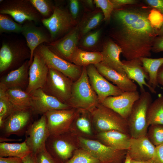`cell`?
<instances>
[{
	"label": "cell",
	"mask_w": 163,
	"mask_h": 163,
	"mask_svg": "<svg viewBox=\"0 0 163 163\" xmlns=\"http://www.w3.org/2000/svg\"><path fill=\"white\" fill-rule=\"evenodd\" d=\"M86 70L90 84L97 94L100 103L107 97L119 95L123 92L102 75L94 65L86 66Z\"/></svg>",
	"instance_id": "9a60e30c"
},
{
	"label": "cell",
	"mask_w": 163,
	"mask_h": 163,
	"mask_svg": "<svg viewBox=\"0 0 163 163\" xmlns=\"http://www.w3.org/2000/svg\"><path fill=\"white\" fill-rule=\"evenodd\" d=\"M139 96L137 91H124L119 95L107 97L100 104L112 110L127 120L135 102Z\"/></svg>",
	"instance_id": "e0dca14e"
},
{
	"label": "cell",
	"mask_w": 163,
	"mask_h": 163,
	"mask_svg": "<svg viewBox=\"0 0 163 163\" xmlns=\"http://www.w3.org/2000/svg\"><path fill=\"white\" fill-rule=\"evenodd\" d=\"M98 72L123 91H137V86L126 75H122L101 62L94 65Z\"/></svg>",
	"instance_id": "cb8c5ba5"
},
{
	"label": "cell",
	"mask_w": 163,
	"mask_h": 163,
	"mask_svg": "<svg viewBox=\"0 0 163 163\" xmlns=\"http://www.w3.org/2000/svg\"><path fill=\"white\" fill-rule=\"evenodd\" d=\"M31 153L25 141L20 143H0V157H16L23 159Z\"/></svg>",
	"instance_id": "83f0119b"
},
{
	"label": "cell",
	"mask_w": 163,
	"mask_h": 163,
	"mask_svg": "<svg viewBox=\"0 0 163 163\" xmlns=\"http://www.w3.org/2000/svg\"><path fill=\"white\" fill-rule=\"evenodd\" d=\"M121 61L123 69L126 76L130 79L136 82L139 86L141 93L145 91L144 86L147 87L151 93H156L155 90L145 81V79L148 81L149 75L139 59L130 60H123Z\"/></svg>",
	"instance_id": "44dd1931"
},
{
	"label": "cell",
	"mask_w": 163,
	"mask_h": 163,
	"mask_svg": "<svg viewBox=\"0 0 163 163\" xmlns=\"http://www.w3.org/2000/svg\"><path fill=\"white\" fill-rule=\"evenodd\" d=\"M25 134V141L32 153L35 155L45 148L46 141L50 136L45 114L32 123Z\"/></svg>",
	"instance_id": "4fadbf2b"
},
{
	"label": "cell",
	"mask_w": 163,
	"mask_h": 163,
	"mask_svg": "<svg viewBox=\"0 0 163 163\" xmlns=\"http://www.w3.org/2000/svg\"><path fill=\"white\" fill-rule=\"evenodd\" d=\"M114 8H117L127 5H134L138 3L136 0H111Z\"/></svg>",
	"instance_id": "bcb514c9"
},
{
	"label": "cell",
	"mask_w": 163,
	"mask_h": 163,
	"mask_svg": "<svg viewBox=\"0 0 163 163\" xmlns=\"http://www.w3.org/2000/svg\"><path fill=\"white\" fill-rule=\"evenodd\" d=\"M155 53L163 52V36H157L153 43L152 52Z\"/></svg>",
	"instance_id": "7bdbcfd3"
},
{
	"label": "cell",
	"mask_w": 163,
	"mask_h": 163,
	"mask_svg": "<svg viewBox=\"0 0 163 163\" xmlns=\"http://www.w3.org/2000/svg\"><path fill=\"white\" fill-rule=\"evenodd\" d=\"M148 125H163V96L159 94L158 97L149 106L147 113Z\"/></svg>",
	"instance_id": "4dcf8cb0"
},
{
	"label": "cell",
	"mask_w": 163,
	"mask_h": 163,
	"mask_svg": "<svg viewBox=\"0 0 163 163\" xmlns=\"http://www.w3.org/2000/svg\"><path fill=\"white\" fill-rule=\"evenodd\" d=\"M152 102L151 94L148 91L141 93L134 103L127 119L129 134L132 138L146 136L149 126L147 122L148 108Z\"/></svg>",
	"instance_id": "5b68a950"
},
{
	"label": "cell",
	"mask_w": 163,
	"mask_h": 163,
	"mask_svg": "<svg viewBox=\"0 0 163 163\" xmlns=\"http://www.w3.org/2000/svg\"><path fill=\"white\" fill-rule=\"evenodd\" d=\"M21 139H15L8 138L7 137L1 136L0 138V143L3 142H12L15 141H21Z\"/></svg>",
	"instance_id": "816d5d0a"
},
{
	"label": "cell",
	"mask_w": 163,
	"mask_h": 163,
	"mask_svg": "<svg viewBox=\"0 0 163 163\" xmlns=\"http://www.w3.org/2000/svg\"><path fill=\"white\" fill-rule=\"evenodd\" d=\"M34 113L32 109H15L5 120L0 129L4 135L2 136L7 137L13 134L21 136L25 134L28 127L32 123L31 120Z\"/></svg>",
	"instance_id": "5bb4252c"
},
{
	"label": "cell",
	"mask_w": 163,
	"mask_h": 163,
	"mask_svg": "<svg viewBox=\"0 0 163 163\" xmlns=\"http://www.w3.org/2000/svg\"><path fill=\"white\" fill-rule=\"evenodd\" d=\"M122 52L121 48L113 40H107L103 45L101 52L102 56L101 62L119 73L126 75L120 59Z\"/></svg>",
	"instance_id": "d4e9b609"
},
{
	"label": "cell",
	"mask_w": 163,
	"mask_h": 163,
	"mask_svg": "<svg viewBox=\"0 0 163 163\" xmlns=\"http://www.w3.org/2000/svg\"><path fill=\"white\" fill-rule=\"evenodd\" d=\"M33 5L43 18H47L52 15L55 5L50 0H30Z\"/></svg>",
	"instance_id": "e575fe53"
},
{
	"label": "cell",
	"mask_w": 163,
	"mask_h": 163,
	"mask_svg": "<svg viewBox=\"0 0 163 163\" xmlns=\"http://www.w3.org/2000/svg\"><path fill=\"white\" fill-rule=\"evenodd\" d=\"M152 8L138 3L114 9L111 17L116 26L110 35L121 48L126 60L151 56L153 43L158 32L148 19Z\"/></svg>",
	"instance_id": "6da1fadb"
},
{
	"label": "cell",
	"mask_w": 163,
	"mask_h": 163,
	"mask_svg": "<svg viewBox=\"0 0 163 163\" xmlns=\"http://www.w3.org/2000/svg\"><path fill=\"white\" fill-rule=\"evenodd\" d=\"M154 160L156 163H163V145L155 146Z\"/></svg>",
	"instance_id": "7dc6e473"
},
{
	"label": "cell",
	"mask_w": 163,
	"mask_h": 163,
	"mask_svg": "<svg viewBox=\"0 0 163 163\" xmlns=\"http://www.w3.org/2000/svg\"><path fill=\"white\" fill-rule=\"evenodd\" d=\"M158 36H163V24L158 29Z\"/></svg>",
	"instance_id": "db71d44e"
},
{
	"label": "cell",
	"mask_w": 163,
	"mask_h": 163,
	"mask_svg": "<svg viewBox=\"0 0 163 163\" xmlns=\"http://www.w3.org/2000/svg\"><path fill=\"white\" fill-rule=\"evenodd\" d=\"M31 94L32 109L34 113L43 115L52 110L72 108L69 104L46 94L41 88L36 90Z\"/></svg>",
	"instance_id": "ffe728a7"
},
{
	"label": "cell",
	"mask_w": 163,
	"mask_h": 163,
	"mask_svg": "<svg viewBox=\"0 0 163 163\" xmlns=\"http://www.w3.org/2000/svg\"><path fill=\"white\" fill-rule=\"evenodd\" d=\"M139 59L148 74V84L155 90L158 85L157 80V73L159 68L163 64V57L158 58L141 57Z\"/></svg>",
	"instance_id": "f546056e"
},
{
	"label": "cell",
	"mask_w": 163,
	"mask_h": 163,
	"mask_svg": "<svg viewBox=\"0 0 163 163\" xmlns=\"http://www.w3.org/2000/svg\"><path fill=\"white\" fill-rule=\"evenodd\" d=\"M29 60H27L18 68L2 77L0 83L8 89H25V91L29 82Z\"/></svg>",
	"instance_id": "603a6c76"
},
{
	"label": "cell",
	"mask_w": 163,
	"mask_h": 163,
	"mask_svg": "<svg viewBox=\"0 0 163 163\" xmlns=\"http://www.w3.org/2000/svg\"><path fill=\"white\" fill-rule=\"evenodd\" d=\"M131 158L129 155L126 153V159L124 163H131Z\"/></svg>",
	"instance_id": "11a10c76"
},
{
	"label": "cell",
	"mask_w": 163,
	"mask_h": 163,
	"mask_svg": "<svg viewBox=\"0 0 163 163\" xmlns=\"http://www.w3.org/2000/svg\"><path fill=\"white\" fill-rule=\"evenodd\" d=\"M144 2L151 8L158 10L163 14V0H145Z\"/></svg>",
	"instance_id": "ee69618b"
},
{
	"label": "cell",
	"mask_w": 163,
	"mask_h": 163,
	"mask_svg": "<svg viewBox=\"0 0 163 163\" xmlns=\"http://www.w3.org/2000/svg\"><path fill=\"white\" fill-rule=\"evenodd\" d=\"M9 15L0 14V33H21L23 24L14 21Z\"/></svg>",
	"instance_id": "d6a6232c"
},
{
	"label": "cell",
	"mask_w": 163,
	"mask_h": 163,
	"mask_svg": "<svg viewBox=\"0 0 163 163\" xmlns=\"http://www.w3.org/2000/svg\"><path fill=\"white\" fill-rule=\"evenodd\" d=\"M157 80L158 84L163 86V64L160 67L158 71Z\"/></svg>",
	"instance_id": "f907efd6"
},
{
	"label": "cell",
	"mask_w": 163,
	"mask_h": 163,
	"mask_svg": "<svg viewBox=\"0 0 163 163\" xmlns=\"http://www.w3.org/2000/svg\"><path fill=\"white\" fill-rule=\"evenodd\" d=\"M34 155L37 163H59L48 152L45 147Z\"/></svg>",
	"instance_id": "60d3db41"
},
{
	"label": "cell",
	"mask_w": 163,
	"mask_h": 163,
	"mask_svg": "<svg viewBox=\"0 0 163 163\" xmlns=\"http://www.w3.org/2000/svg\"><path fill=\"white\" fill-rule=\"evenodd\" d=\"M14 110L7 95L0 98V120L4 121Z\"/></svg>",
	"instance_id": "f35d334b"
},
{
	"label": "cell",
	"mask_w": 163,
	"mask_h": 163,
	"mask_svg": "<svg viewBox=\"0 0 163 163\" xmlns=\"http://www.w3.org/2000/svg\"><path fill=\"white\" fill-rule=\"evenodd\" d=\"M155 150V146L146 136L136 138H131L130 145L127 150V153L132 160H154Z\"/></svg>",
	"instance_id": "7402d4cb"
},
{
	"label": "cell",
	"mask_w": 163,
	"mask_h": 163,
	"mask_svg": "<svg viewBox=\"0 0 163 163\" xmlns=\"http://www.w3.org/2000/svg\"><path fill=\"white\" fill-rule=\"evenodd\" d=\"M148 19L152 26L157 29L163 24V14L155 9H151Z\"/></svg>",
	"instance_id": "ab89813d"
},
{
	"label": "cell",
	"mask_w": 163,
	"mask_h": 163,
	"mask_svg": "<svg viewBox=\"0 0 163 163\" xmlns=\"http://www.w3.org/2000/svg\"><path fill=\"white\" fill-rule=\"evenodd\" d=\"M86 2L88 5L92 6L93 4V2H94V1L93 2L92 0H87L86 1Z\"/></svg>",
	"instance_id": "9f6ffc18"
},
{
	"label": "cell",
	"mask_w": 163,
	"mask_h": 163,
	"mask_svg": "<svg viewBox=\"0 0 163 163\" xmlns=\"http://www.w3.org/2000/svg\"><path fill=\"white\" fill-rule=\"evenodd\" d=\"M37 25L32 21L25 22L23 24L21 33L30 51L29 66L32 62L34 52L37 47L44 43L48 44L52 42L50 35L46 29Z\"/></svg>",
	"instance_id": "2e32d148"
},
{
	"label": "cell",
	"mask_w": 163,
	"mask_h": 163,
	"mask_svg": "<svg viewBox=\"0 0 163 163\" xmlns=\"http://www.w3.org/2000/svg\"><path fill=\"white\" fill-rule=\"evenodd\" d=\"M90 112L91 123L98 133L116 130L129 135L127 120L111 109L100 103Z\"/></svg>",
	"instance_id": "277c9868"
},
{
	"label": "cell",
	"mask_w": 163,
	"mask_h": 163,
	"mask_svg": "<svg viewBox=\"0 0 163 163\" xmlns=\"http://www.w3.org/2000/svg\"><path fill=\"white\" fill-rule=\"evenodd\" d=\"M0 163H24L23 159L16 157H0Z\"/></svg>",
	"instance_id": "c3c4849f"
},
{
	"label": "cell",
	"mask_w": 163,
	"mask_h": 163,
	"mask_svg": "<svg viewBox=\"0 0 163 163\" xmlns=\"http://www.w3.org/2000/svg\"><path fill=\"white\" fill-rule=\"evenodd\" d=\"M77 145L90 153L100 163H124L127 150H119L106 146L99 141L78 136Z\"/></svg>",
	"instance_id": "52a82bcc"
},
{
	"label": "cell",
	"mask_w": 163,
	"mask_h": 163,
	"mask_svg": "<svg viewBox=\"0 0 163 163\" xmlns=\"http://www.w3.org/2000/svg\"><path fill=\"white\" fill-rule=\"evenodd\" d=\"M49 68L40 55L35 50L29 70V82L25 91L31 94L42 88L46 80Z\"/></svg>",
	"instance_id": "ac0fdd59"
},
{
	"label": "cell",
	"mask_w": 163,
	"mask_h": 163,
	"mask_svg": "<svg viewBox=\"0 0 163 163\" xmlns=\"http://www.w3.org/2000/svg\"><path fill=\"white\" fill-rule=\"evenodd\" d=\"M24 163H37L35 155L31 153L23 159Z\"/></svg>",
	"instance_id": "681fc988"
},
{
	"label": "cell",
	"mask_w": 163,
	"mask_h": 163,
	"mask_svg": "<svg viewBox=\"0 0 163 163\" xmlns=\"http://www.w3.org/2000/svg\"><path fill=\"white\" fill-rule=\"evenodd\" d=\"M30 50L26 42L20 40L2 42L0 49V73L15 69L30 58Z\"/></svg>",
	"instance_id": "3957f363"
},
{
	"label": "cell",
	"mask_w": 163,
	"mask_h": 163,
	"mask_svg": "<svg viewBox=\"0 0 163 163\" xmlns=\"http://www.w3.org/2000/svg\"><path fill=\"white\" fill-rule=\"evenodd\" d=\"M97 138L104 145L119 150L129 148L131 137L129 135L116 130L98 133Z\"/></svg>",
	"instance_id": "484cf974"
},
{
	"label": "cell",
	"mask_w": 163,
	"mask_h": 163,
	"mask_svg": "<svg viewBox=\"0 0 163 163\" xmlns=\"http://www.w3.org/2000/svg\"><path fill=\"white\" fill-rule=\"evenodd\" d=\"M146 136L155 146L163 145V125H150Z\"/></svg>",
	"instance_id": "d590c367"
},
{
	"label": "cell",
	"mask_w": 163,
	"mask_h": 163,
	"mask_svg": "<svg viewBox=\"0 0 163 163\" xmlns=\"http://www.w3.org/2000/svg\"><path fill=\"white\" fill-rule=\"evenodd\" d=\"M73 82L62 73L49 68L46 80L41 89L46 94L67 104L70 97Z\"/></svg>",
	"instance_id": "9c48e42d"
},
{
	"label": "cell",
	"mask_w": 163,
	"mask_h": 163,
	"mask_svg": "<svg viewBox=\"0 0 163 163\" xmlns=\"http://www.w3.org/2000/svg\"><path fill=\"white\" fill-rule=\"evenodd\" d=\"M7 95L15 109H32L31 95L25 91L19 89H8Z\"/></svg>",
	"instance_id": "f1b7e54d"
},
{
	"label": "cell",
	"mask_w": 163,
	"mask_h": 163,
	"mask_svg": "<svg viewBox=\"0 0 163 163\" xmlns=\"http://www.w3.org/2000/svg\"><path fill=\"white\" fill-rule=\"evenodd\" d=\"M102 59L101 52L87 51L77 47L71 57L70 62L83 67L101 62Z\"/></svg>",
	"instance_id": "4316f807"
},
{
	"label": "cell",
	"mask_w": 163,
	"mask_h": 163,
	"mask_svg": "<svg viewBox=\"0 0 163 163\" xmlns=\"http://www.w3.org/2000/svg\"><path fill=\"white\" fill-rule=\"evenodd\" d=\"M94 2L96 7L101 9L104 20L107 22L109 21L114 9L113 4L111 1L94 0Z\"/></svg>",
	"instance_id": "8d00e7d4"
},
{
	"label": "cell",
	"mask_w": 163,
	"mask_h": 163,
	"mask_svg": "<svg viewBox=\"0 0 163 163\" xmlns=\"http://www.w3.org/2000/svg\"><path fill=\"white\" fill-rule=\"evenodd\" d=\"M103 16V14L101 12H98L90 17L82 28V35H84L87 34L91 30L97 26L102 21Z\"/></svg>",
	"instance_id": "74e56055"
},
{
	"label": "cell",
	"mask_w": 163,
	"mask_h": 163,
	"mask_svg": "<svg viewBox=\"0 0 163 163\" xmlns=\"http://www.w3.org/2000/svg\"><path fill=\"white\" fill-rule=\"evenodd\" d=\"M78 113L74 108L51 110L45 113L50 136H58L70 131Z\"/></svg>",
	"instance_id": "7c38bea8"
},
{
	"label": "cell",
	"mask_w": 163,
	"mask_h": 163,
	"mask_svg": "<svg viewBox=\"0 0 163 163\" xmlns=\"http://www.w3.org/2000/svg\"><path fill=\"white\" fill-rule=\"evenodd\" d=\"M70 132L56 136H50L46 140V150L59 163H65L77 148L74 145L73 135Z\"/></svg>",
	"instance_id": "8fae6325"
},
{
	"label": "cell",
	"mask_w": 163,
	"mask_h": 163,
	"mask_svg": "<svg viewBox=\"0 0 163 163\" xmlns=\"http://www.w3.org/2000/svg\"><path fill=\"white\" fill-rule=\"evenodd\" d=\"M41 22L49 32L52 42L68 33L72 30L74 24V19L68 10L57 5H55L51 16L43 18Z\"/></svg>",
	"instance_id": "ba28073f"
},
{
	"label": "cell",
	"mask_w": 163,
	"mask_h": 163,
	"mask_svg": "<svg viewBox=\"0 0 163 163\" xmlns=\"http://www.w3.org/2000/svg\"><path fill=\"white\" fill-rule=\"evenodd\" d=\"M35 50L43 58L49 69L62 73L73 82L80 76L82 68L59 57L52 51L46 44H40Z\"/></svg>",
	"instance_id": "30bf717a"
},
{
	"label": "cell",
	"mask_w": 163,
	"mask_h": 163,
	"mask_svg": "<svg viewBox=\"0 0 163 163\" xmlns=\"http://www.w3.org/2000/svg\"><path fill=\"white\" fill-rule=\"evenodd\" d=\"M65 163H100L99 161L86 150L77 149L72 157Z\"/></svg>",
	"instance_id": "836d02e7"
},
{
	"label": "cell",
	"mask_w": 163,
	"mask_h": 163,
	"mask_svg": "<svg viewBox=\"0 0 163 163\" xmlns=\"http://www.w3.org/2000/svg\"><path fill=\"white\" fill-rule=\"evenodd\" d=\"M0 14L9 15L21 24L32 21L37 24L43 18L30 0H0Z\"/></svg>",
	"instance_id": "8992f818"
},
{
	"label": "cell",
	"mask_w": 163,
	"mask_h": 163,
	"mask_svg": "<svg viewBox=\"0 0 163 163\" xmlns=\"http://www.w3.org/2000/svg\"><path fill=\"white\" fill-rule=\"evenodd\" d=\"M131 163H156L153 160H150L145 161H136L131 160Z\"/></svg>",
	"instance_id": "f5cc1de1"
},
{
	"label": "cell",
	"mask_w": 163,
	"mask_h": 163,
	"mask_svg": "<svg viewBox=\"0 0 163 163\" xmlns=\"http://www.w3.org/2000/svg\"><path fill=\"white\" fill-rule=\"evenodd\" d=\"M99 104L98 96L89 82L86 67H83L80 76L73 82L67 104L72 108L90 112Z\"/></svg>",
	"instance_id": "7a4b0ae2"
},
{
	"label": "cell",
	"mask_w": 163,
	"mask_h": 163,
	"mask_svg": "<svg viewBox=\"0 0 163 163\" xmlns=\"http://www.w3.org/2000/svg\"><path fill=\"white\" fill-rule=\"evenodd\" d=\"M100 34L101 31L99 30L88 34L83 40L82 42L83 46L88 48L94 46L97 42Z\"/></svg>",
	"instance_id": "b9f144b4"
},
{
	"label": "cell",
	"mask_w": 163,
	"mask_h": 163,
	"mask_svg": "<svg viewBox=\"0 0 163 163\" xmlns=\"http://www.w3.org/2000/svg\"><path fill=\"white\" fill-rule=\"evenodd\" d=\"M79 37V30L76 27L59 39L46 44L55 54L70 62L73 54L78 47Z\"/></svg>",
	"instance_id": "d6986e66"
},
{
	"label": "cell",
	"mask_w": 163,
	"mask_h": 163,
	"mask_svg": "<svg viewBox=\"0 0 163 163\" xmlns=\"http://www.w3.org/2000/svg\"><path fill=\"white\" fill-rule=\"evenodd\" d=\"M70 13L74 19L77 17L79 11V4L77 0H70L69 1Z\"/></svg>",
	"instance_id": "f6af8a7d"
},
{
	"label": "cell",
	"mask_w": 163,
	"mask_h": 163,
	"mask_svg": "<svg viewBox=\"0 0 163 163\" xmlns=\"http://www.w3.org/2000/svg\"><path fill=\"white\" fill-rule=\"evenodd\" d=\"M74 122L77 128L81 132L88 136L92 135L90 111L78 110V113Z\"/></svg>",
	"instance_id": "1f68e13d"
}]
</instances>
